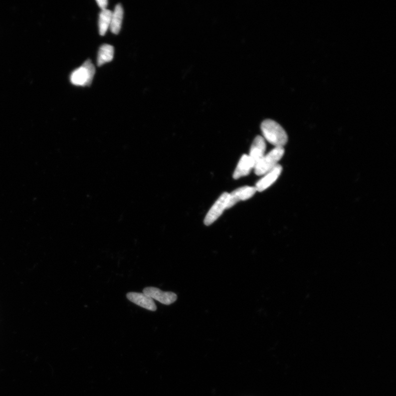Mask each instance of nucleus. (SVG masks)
<instances>
[{"label": "nucleus", "instance_id": "obj_1", "mask_svg": "<svg viewBox=\"0 0 396 396\" xmlns=\"http://www.w3.org/2000/svg\"><path fill=\"white\" fill-rule=\"evenodd\" d=\"M261 130L264 140L275 147H283L288 141L286 132L274 121L265 120L261 124Z\"/></svg>", "mask_w": 396, "mask_h": 396}, {"label": "nucleus", "instance_id": "obj_2", "mask_svg": "<svg viewBox=\"0 0 396 396\" xmlns=\"http://www.w3.org/2000/svg\"><path fill=\"white\" fill-rule=\"evenodd\" d=\"M285 150L283 147H275L261 159L254 168L255 174L263 176L274 169L284 155Z\"/></svg>", "mask_w": 396, "mask_h": 396}, {"label": "nucleus", "instance_id": "obj_3", "mask_svg": "<svg viewBox=\"0 0 396 396\" xmlns=\"http://www.w3.org/2000/svg\"><path fill=\"white\" fill-rule=\"evenodd\" d=\"M95 73V68L90 60L74 70L71 76V82L77 86H89L92 84Z\"/></svg>", "mask_w": 396, "mask_h": 396}, {"label": "nucleus", "instance_id": "obj_4", "mask_svg": "<svg viewBox=\"0 0 396 396\" xmlns=\"http://www.w3.org/2000/svg\"><path fill=\"white\" fill-rule=\"evenodd\" d=\"M229 194L223 193V194L218 198V199L211 207L208 211L204 219V224L206 226H209L221 216L224 210L227 209V202L228 200Z\"/></svg>", "mask_w": 396, "mask_h": 396}, {"label": "nucleus", "instance_id": "obj_5", "mask_svg": "<svg viewBox=\"0 0 396 396\" xmlns=\"http://www.w3.org/2000/svg\"><path fill=\"white\" fill-rule=\"evenodd\" d=\"M143 293L152 299H155L165 305H170L177 301L176 294L171 292H164L154 287H146Z\"/></svg>", "mask_w": 396, "mask_h": 396}, {"label": "nucleus", "instance_id": "obj_6", "mask_svg": "<svg viewBox=\"0 0 396 396\" xmlns=\"http://www.w3.org/2000/svg\"><path fill=\"white\" fill-rule=\"evenodd\" d=\"M256 192L255 187L244 186L229 194L227 209L233 207L240 201L247 200L252 197Z\"/></svg>", "mask_w": 396, "mask_h": 396}, {"label": "nucleus", "instance_id": "obj_7", "mask_svg": "<svg viewBox=\"0 0 396 396\" xmlns=\"http://www.w3.org/2000/svg\"><path fill=\"white\" fill-rule=\"evenodd\" d=\"M282 171L281 166L277 165L274 169L265 174L263 178L256 184L255 188L256 191L261 192L268 189L279 178Z\"/></svg>", "mask_w": 396, "mask_h": 396}, {"label": "nucleus", "instance_id": "obj_8", "mask_svg": "<svg viewBox=\"0 0 396 396\" xmlns=\"http://www.w3.org/2000/svg\"><path fill=\"white\" fill-rule=\"evenodd\" d=\"M127 298L128 300L136 304L137 306L151 310V311L155 312L157 309V307L153 299L143 293L130 292L127 293Z\"/></svg>", "mask_w": 396, "mask_h": 396}, {"label": "nucleus", "instance_id": "obj_9", "mask_svg": "<svg viewBox=\"0 0 396 396\" xmlns=\"http://www.w3.org/2000/svg\"><path fill=\"white\" fill-rule=\"evenodd\" d=\"M266 143L263 137L257 136L251 144L249 157L255 166L264 157Z\"/></svg>", "mask_w": 396, "mask_h": 396}, {"label": "nucleus", "instance_id": "obj_10", "mask_svg": "<svg viewBox=\"0 0 396 396\" xmlns=\"http://www.w3.org/2000/svg\"><path fill=\"white\" fill-rule=\"evenodd\" d=\"M254 168V164L249 157V155L244 154L240 158L236 169H235L233 178L234 180H238L242 177L248 176L251 170Z\"/></svg>", "mask_w": 396, "mask_h": 396}, {"label": "nucleus", "instance_id": "obj_11", "mask_svg": "<svg viewBox=\"0 0 396 396\" xmlns=\"http://www.w3.org/2000/svg\"><path fill=\"white\" fill-rule=\"evenodd\" d=\"M123 18H124V9L121 4H118L111 16L110 29L112 33L115 34L119 33L121 29Z\"/></svg>", "mask_w": 396, "mask_h": 396}, {"label": "nucleus", "instance_id": "obj_12", "mask_svg": "<svg viewBox=\"0 0 396 396\" xmlns=\"http://www.w3.org/2000/svg\"><path fill=\"white\" fill-rule=\"evenodd\" d=\"M114 56V47L109 44H104L100 47L98 55V65L101 66L111 62Z\"/></svg>", "mask_w": 396, "mask_h": 396}, {"label": "nucleus", "instance_id": "obj_13", "mask_svg": "<svg viewBox=\"0 0 396 396\" xmlns=\"http://www.w3.org/2000/svg\"><path fill=\"white\" fill-rule=\"evenodd\" d=\"M112 12L106 9L101 10L99 14V30L101 35H104L110 28Z\"/></svg>", "mask_w": 396, "mask_h": 396}, {"label": "nucleus", "instance_id": "obj_14", "mask_svg": "<svg viewBox=\"0 0 396 396\" xmlns=\"http://www.w3.org/2000/svg\"><path fill=\"white\" fill-rule=\"evenodd\" d=\"M96 2H97L98 6L102 10L106 9L107 6H108V1L107 0H97Z\"/></svg>", "mask_w": 396, "mask_h": 396}]
</instances>
